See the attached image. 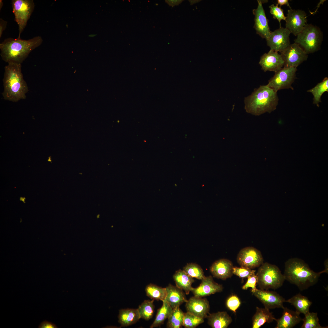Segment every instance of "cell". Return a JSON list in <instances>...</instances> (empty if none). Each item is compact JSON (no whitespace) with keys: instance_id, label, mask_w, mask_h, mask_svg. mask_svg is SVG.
Masks as SVG:
<instances>
[{"instance_id":"6da1fadb","label":"cell","mask_w":328,"mask_h":328,"mask_svg":"<svg viewBox=\"0 0 328 328\" xmlns=\"http://www.w3.org/2000/svg\"><path fill=\"white\" fill-rule=\"evenodd\" d=\"M43 41L39 36L28 40L18 38H6L0 44L2 58L8 63L21 64L30 53L39 46Z\"/></svg>"},{"instance_id":"7a4b0ae2","label":"cell","mask_w":328,"mask_h":328,"mask_svg":"<svg viewBox=\"0 0 328 328\" xmlns=\"http://www.w3.org/2000/svg\"><path fill=\"white\" fill-rule=\"evenodd\" d=\"M323 271L316 272L311 270L303 260L291 258L285 263L283 274L285 280L296 285L301 291L316 284Z\"/></svg>"},{"instance_id":"3957f363","label":"cell","mask_w":328,"mask_h":328,"mask_svg":"<svg viewBox=\"0 0 328 328\" xmlns=\"http://www.w3.org/2000/svg\"><path fill=\"white\" fill-rule=\"evenodd\" d=\"M21 64L9 63L5 67L3 79V98L16 102L25 99L28 87L22 72Z\"/></svg>"},{"instance_id":"277c9868","label":"cell","mask_w":328,"mask_h":328,"mask_svg":"<svg viewBox=\"0 0 328 328\" xmlns=\"http://www.w3.org/2000/svg\"><path fill=\"white\" fill-rule=\"evenodd\" d=\"M278 101L277 92L267 85H261L244 98V108L249 113L260 115L275 110Z\"/></svg>"},{"instance_id":"5b68a950","label":"cell","mask_w":328,"mask_h":328,"mask_svg":"<svg viewBox=\"0 0 328 328\" xmlns=\"http://www.w3.org/2000/svg\"><path fill=\"white\" fill-rule=\"evenodd\" d=\"M256 275L257 283L261 289H277L282 285L285 280L278 267L268 262L263 263L259 267Z\"/></svg>"},{"instance_id":"8992f818","label":"cell","mask_w":328,"mask_h":328,"mask_svg":"<svg viewBox=\"0 0 328 328\" xmlns=\"http://www.w3.org/2000/svg\"><path fill=\"white\" fill-rule=\"evenodd\" d=\"M323 38V33L319 28L307 23L294 41L308 54L319 50Z\"/></svg>"},{"instance_id":"52a82bcc","label":"cell","mask_w":328,"mask_h":328,"mask_svg":"<svg viewBox=\"0 0 328 328\" xmlns=\"http://www.w3.org/2000/svg\"><path fill=\"white\" fill-rule=\"evenodd\" d=\"M12 12L15 15V20L18 26L19 32L18 38L26 27L34 9L33 0H12Z\"/></svg>"},{"instance_id":"ba28073f","label":"cell","mask_w":328,"mask_h":328,"mask_svg":"<svg viewBox=\"0 0 328 328\" xmlns=\"http://www.w3.org/2000/svg\"><path fill=\"white\" fill-rule=\"evenodd\" d=\"M297 70L296 67H283L275 72L267 85L277 92L282 89H293L292 85L295 79Z\"/></svg>"},{"instance_id":"9c48e42d","label":"cell","mask_w":328,"mask_h":328,"mask_svg":"<svg viewBox=\"0 0 328 328\" xmlns=\"http://www.w3.org/2000/svg\"><path fill=\"white\" fill-rule=\"evenodd\" d=\"M280 55L284 62L283 67H296L308 58V54L298 44H290L281 52Z\"/></svg>"},{"instance_id":"30bf717a","label":"cell","mask_w":328,"mask_h":328,"mask_svg":"<svg viewBox=\"0 0 328 328\" xmlns=\"http://www.w3.org/2000/svg\"><path fill=\"white\" fill-rule=\"evenodd\" d=\"M236 259L241 266L251 269L259 267L264 261L261 252L252 247H246L241 249L237 255Z\"/></svg>"},{"instance_id":"8fae6325","label":"cell","mask_w":328,"mask_h":328,"mask_svg":"<svg viewBox=\"0 0 328 328\" xmlns=\"http://www.w3.org/2000/svg\"><path fill=\"white\" fill-rule=\"evenodd\" d=\"M307 17L304 11L290 9L288 10L286 16L285 28L290 33L297 36L307 23Z\"/></svg>"},{"instance_id":"7c38bea8","label":"cell","mask_w":328,"mask_h":328,"mask_svg":"<svg viewBox=\"0 0 328 328\" xmlns=\"http://www.w3.org/2000/svg\"><path fill=\"white\" fill-rule=\"evenodd\" d=\"M289 31L285 28L282 27L271 32L266 40L267 45L271 50L281 52L290 44Z\"/></svg>"},{"instance_id":"4fadbf2b","label":"cell","mask_w":328,"mask_h":328,"mask_svg":"<svg viewBox=\"0 0 328 328\" xmlns=\"http://www.w3.org/2000/svg\"><path fill=\"white\" fill-rule=\"evenodd\" d=\"M251 292L266 308L269 309L284 307L283 303L286 300L275 292L257 289Z\"/></svg>"},{"instance_id":"5bb4252c","label":"cell","mask_w":328,"mask_h":328,"mask_svg":"<svg viewBox=\"0 0 328 328\" xmlns=\"http://www.w3.org/2000/svg\"><path fill=\"white\" fill-rule=\"evenodd\" d=\"M257 2V8L253 10V14L255 15L254 28L258 34L267 40L271 31L269 29L268 20L262 5V2L261 0H258Z\"/></svg>"},{"instance_id":"9a60e30c","label":"cell","mask_w":328,"mask_h":328,"mask_svg":"<svg viewBox=\"0 0 328 328\" xmlns=\"http://www.w3.org/2000/svg\"><path fill=\"white\" fill-rule=\"evenodd\" d=\"M259 64L264 71L275 72L283 67L284 62L280 54L270 50L261 56Z\"/></svg>"},{"instance_id":"2e32d148","label":"cell","mask_w":328,"mask_h":328,"mask_svg":"<svg viewBox=\"0 0 328 328\" xmlns=\"http://www.w3.org/2000/svg\"><path fill=\"white\" fill-rule=\"evenodd\" d=\"M187 312L199 317L204 319L209 314L210 309L209 302L205 298L193 296L186 302Z\"/></svg>"},{"instance_id":"e0dca14e","label":"cell","mask_w":328,"mask_h":328,"mask_svg":"<svg viewBox=\"0 0 328 328\" xmlns=\"http://www.w3.org/2000/svg\"><path fill=\"white\" fill-rule=\"evenodd\" d=\"M201 281L198 287L193 288L191 290L194 296L203 297L220 292L223 290L222 285L215 282L211 275L205 277Z\"/></svg>"},{"instance_id":"ac0fdd59","label":"cell","mask_w":328,"mask_h":328,"mask_svg":"<svg viewBox=\"0 0 328 328\" xmlns=\"http://www.w3.org/2000/svg\"><path fill=\"white\" fill-rule=\"evenodd\" d=\"M233 267L231 261L223 258L214 262L210 267V270L214 277L225 280L232 276Z\"/></svg>"},{"instance_id":"d6986e66","label":"cell","mask_w":328,"mask_h":328,"mask_svg":"<svg viewBox=\"0 0 328 328\" xmlns=\"http://www.w3.org/2000/svg\"><path fill=\"white\" fill-rule=\"evenodd\" d=\"M282 316L278 319H275L277 322L276 328H292L302 320L300 313L290 310L287 307L283 308Z\"/></svg>"},{"instance_id":"ffe728a7","label":"cell","mask_w":328,"mask_h":328,"mask_svg":"<svg viewBox=\"0 0 328 328\" xmlns=\"http://www.w3.org/2000/svg\"><path fill=\"white\" fill-rule=\"evenodd\" d=\"M167 294L164 301L167 302L173 309L179 307L187 300L183 291L170 284L166 287Z\"/></svg>"},{"instance_id":"44dd1931","label":"cell","mask_w":328,"mask_h":328,"mask_svg":"<svg viewBox=\"0 0 328 328\" xmlns=\"http://www.w3.org/2000/svg\"><path fill=\"white\" fill-rule=\"evenodd\" d=\"M206 318L208 324L213 328H227L232 322L231 317L225 311L209 314Z\"/></svg>"},{"instance_id":"7402d4cb","label":"cell","mask_w":328,"mask_h":328,"mask_svg":"<svg viewBox=\"0 0 328 328\" xmlns=\"http://www.w3.org/2000/svg\"><path fill=\"white\" fill-rule=\"evenodd\" d=\"M176 286L184 290L186 295L189 294L193 288L192 285L195 281L193 278L188 275L183 270L176 271L173 275Z\"/></svg>"},{"instance_id":"603a6c76","label":"cell","mask_w":328,"mask_h":328,"mask_svg":"<svg viewBox=\"0 0 328 328\" xmlns=\"http://www.w3.org/2000/svg\"><path fill=\"white\" fill-rule=\"evenodd\" d=\"M275 318L269 309L265 307H257L255 313L252 320V328H259L266 323H270L275 320Z\"/></svg>"},{"instance_id":"cb8c5ba5","label":"cell","mask_w":328,"mask_h":328,"mask_svg":"<svg viewBox=\"0 0 328 328\" xmlns=\"http://www.w3.org/2000/svg\"><path fill=\"white\" fill-rule=\"evenodd\" d=\"M118 318L121 326L125 327L135 323L141 318L138 309L128 308L119 310Z\"/></svg>"},{"instance_id":"d4e9b609","label":"cell","mask_w":328,"mask_h":328,"mask_svg":"<svg viewBox=\"0 0 328 328\" xmlns=\"http://www.w3.org/2000/svg\"><path fill=\"white\" fill-rule=\"evenodd\" d=\"M286 302L289 303L293 306L296 308L297 312L300 313H303L304 315L309 312V308L312 303L307 297L300 293L286 300Z\"/></svg>"},{"instance_id":"484cf974","label":"cell","mask_w":328,"mask_h":328,"mask_svg":"<svg viewBox=\"0 0 328 328\" xmlns=\"http://www.w3.org/2000/svg\"><path fill=\"white\" fill-rule=\"evenodd\" d=\"M162 302V306L157 310L155 319L150 326L151 328L160 326L168 318L172 312L173 309L169 304L165 301Z\"/></svg>"},{"instance_id":"4316f807","label":"cell","mask_w":328,"mask_h":328,"mask_svg":"<svg viewBox=\"0 0 328 328\" xmlns=\"http://www.w3.org/2000/svg\"><path fill=\"white\" fill-rule=\"evenodd\" d=\"M145 291L147 296L152 300L162 302L165 300L167 294L166 288H162L151 283L146 286Z\"/></svg>"},{"instance_id":"83f0119b","label":"cell","mask_w":328,"mask_h":328,"mask_svg":"<svg viewBox=\"0 0 328 328\" xmlns=\"http://www.w3.org/2000/svg\"><path fill=\"white\" fill-rule=\"evenodd\" d=\"M328 91V78L326 77L321 82L318 83L313 88L307 91L311 93L313 96V104L319 106L321 102V97L326 92Z\"/></svg>"},{"instance_id":"f1b7e54d","label":"cell","mask_w":328,"mask_h":328,"mask_svg":"<svg viewBox=\"0 0 328 328\" xmlns=\"http://www.w3.org/2000/svg\"><path fill=\"white\" fill-rule=\"evenodd\" d=\"M184 313L177 307L173 309L168 319L166 327L168 328H180L183 326Z\"/></svg>"},{"instance_id":"f546056e","label":"cell","mask_w":328,"mask_h":328,"mask_svg":"<svg viewBox=\"0 0 328 328\" xmlns=\"http://www.w3.org/2000/svg\"><path fill=\"white\" fill-rule=\"evenodd\" d=\"M154 300H145L140 305L138 310L140 318L148 320L151 319L154 312Z\"/></svg>"},{"instance_id":"4dcf8cb0","label":"cell","mask_w":328,"mask_h":328,"mask_svg":"<svg viewBox=\"0 0 328 328\" xmlns=\"http://www.w3.org/2000/svg\"><path fill=\"white\" fill-rule=\"evenodd\" d=\"M303 323L301 328H327V326H321L319 323L317 313L309 312L302 319Z\"/></svg>"},{"instance_id":"1f68e13d","label":"cell","mask_w":328,"mask_h":328,"mask_svg":"<svg viewBox=\"0 0 328 328\" xmlns=\"http://www.w3.org/2000/svg\"><path fill=\"white\" fill-rule=\"evenodd\" d=\"M183 270L189 276L199 280H202L206 277L202 268L196 263L187 264Z\"/></svg>"},{"instance_id":"d6a6232c","label":"cell","mask_w":328,"mask_h":328,"mask_svg":"<svg viewBox=\"0 0 328 328\" xmlns=\"http://www.w3.org/2000/svg\"><path fill=\"white\" fill-rule=\"evenodd\" d=\"M204 319L187 312L184 313L183 326L186 328H194L203 323Z\"/></svg>"},{"instance_id":"836d02e7","label":"cell","mask_w":328,"mask_h":328,"mask_svg":"<svg viewBox=\"0 0 328 328\" xmlns=\"http://www.w3.org/2000/svg\"><path fill=\"white\" fill-rule=\"evenodd\" d=\"M241 303L239 297L236 295H232L227 299L226 305L227 308L231 311L235 313Z\"/></svg>"},{"instance_id":"e575fe53","label":"cell","mask_w":328,"mask_h":328,"mask_svg":"<svg viewBox=\"0 0 328 328\" xmlns=\"http://www.w3.org/2000/svg\"><path fill=\"white\" fill-rule=\"evenodd\" d=\"M233 274L242 278L248 277L255 274V271L244 267H234L233 268Z\"/></svg>"},{"instance_id":"d590c367","label":"cell","mask_w":328,"mask_h":328,"mask_svg":"<svg viewBox=\"0 0 328 328\" xmlns=\"http://www.w3.org/2000/svg\"><path fill=\"white\" fill-rule=\"evenodd\" d=\"M270 9V12L273 16V18L277 19L280 24V27H281V22L282 20H285L286 16H285L283 10L281 7H278L276 4L275 5L273 4L269 6Z\"/></svg>"},{"instance_id":"8d00e7d4","label":"cell","mask_w":328,"mask_h":328,"mask_svg":"<svg viewBox=\"0 0 328 328\" xmlns=\"http://www.w3.org/2000/svg\"><path fill=\"white\" fill-rule=\"evenodd\" d=\"M257 282V278L256 274L253 275L247 278L246 283L242 286L243 290H247L248 288H251V292H254L257 289L256 287Z\"/></svg>"},{"instance_id":"74e56055","label":"cell","mask_w":328,"mask_h":328,"mask_svg":"<svg viewBox=\"0 0 328 328\" xmlns=\"http://www.w3.org/2000/svg\"><path fill=\"white\" fill-rule=\"evenodd\" d=\"M39 328H57V327L53 323L46 320L42 322L38 326Z\"/></svg>"},{"instance_id":"f35d334b","label":"cell","mask_w":328,"mask_h":328,"mask_svg":"<svg viewBox=\"0 0 328 328\" xmlns=\"http://www.w3.org/2000/svg\"><path fill=\"white\" fill-rule=\"evenodd\" d=\"M7 22L2 18L0 19V38L2 37V33L6 28Z\"/></svg>"},{"instance_id":"ab89813d","label":"cell","mask_w":328,"mask_h":328,"mask_svg":"<svg viewBox=\"0 0 328 328\" xmlns=\"http://www.w3.org/2000/svg\"><path fill=\"white\" fill-rule=\"evenodd\" d=\"M183 0H165V2L170 6L172 7L176 5H178L181 3Z\"/></svg>"},{"instance_id":"60d3db41","label":"cell","mask_w":328,"mask_h":328,"mask_svg":"<svg viewBox=\"0 0 328 328\" xmlns=\"http://www.w3.org/2000/svg\"><path fill=\"white\" fill-rule=\"evenodd\" d=\"M277 2V3L276 4L278 5H279L280 7H281L282 5H286L291 9L289 2V1L288 0H278Z\"/></svg>"},{"instance_id":"b9f144b4","label":"cell","mask_w":328,"mask_h":328,"mask_svg":"<svg viewBox=\"0 0 328 328\" xmlns=\"http://www.w3.org/2000/svg\"><path fill=\"white\" fill-rule=\"evenodd\" d=\"M189 2H190V4L192 5L194 4H195L197 2H200L199 0H190Z\"/></svg>"},{"instance_id":"7bdbcfd3","label":"cell","mask_w":328,"mask_h":328,"mask_svg":"<svg viewBox=\"0 0 328 328\" xmlns=\"http://www.w3.org/2000/svg\"><path fill=\"white\" fill-rule=\"evenodd\" d=\"M3 2H2V0H0V10H1V9H2V6H3Z\"/></svg>"},{"instance_id":"ee69618b","label":"cell","mask_w":328,"mask_h":328,"mask_svg":"<svg viewBox=\"0 0 328 328\" xmlns=\"http://www.w3.org/2000/svg\"><path fill=\"white\" fill-rule=\"evenodd\" d=\"M24 198H25V197H22V198H21L20 197V199H22V201L23 202H25V199H24Z\"/></svg>"},{"instance_id":"f6af8a7d","label":"cell","mask_w":328,"mask_h":328,"mask_svg":"<svg viewBox=\"0 0 328 328\" xmlns=\"http://www.w3.org/2000/svg\"><path fill=\"white\" fill-rule=\"evenodd\" d=\"M96 35H90L89 36H91V37H92V36H96Z\"/></svg>"}]
</instances>
